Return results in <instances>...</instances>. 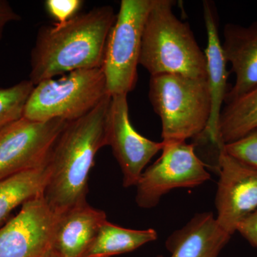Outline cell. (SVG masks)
<instances>
[{"label":"cell","instance_id":"cell-1","mask_svg":"<svg viewBox=\"0 0 257 257\" xmlns=\"http://www.w3.org/2000/svg\"><path fill=\"white\" fill-rule=\"evenodd\" d=\"M111 96L90 112L69 121L47 161L49 177L43 192L57 214L87 203L88 180L96 154L107 146V123Z\"/></svg>","mask_w":257,"mask_h":257},{"label":"cell","instance_id":"cell-2","mask_svg":"<svg viewBox=\"0 0 257 257\" xmlns=\"http://www.w3.org/2000/svg\"><path fill=\"white\" fill-rule=\"evenodd\" d=\"M116 18L111 6H102L42 27L32 50L30 80L37 85L79 69L101 68Z\"/></svg>","mask_w":257,"mask_h":257},{"label":"cell","instance_id":"cell-3","mask_svg":"<svg viewBox=\"0 0 257 257\" xmlns=\"http://www.w3.org/2000/svg\"><path fill=\"white\" fill-rule=\"evenodd\" d=\"M175 4L172 0H153L144 28L140 64L151 76L207 79L204 52L188 24L176 17Z\"/></svg>","mask_w":257,"mask_h":257},{"label":"cell","instance_id":"cell-4","mask_svg":"<svg viewBox=\"0 0 257 257\" xmlns=\"http://www.w3.org/2000/svg\"><path fill=\"white\" fill-rule=\"evenodd\" d=\"M149 97L162 121V141H187L207 127L211 113L207 79L177 74L151 76Z\"/></svg>","mask_w":257,"mask_h":257},{"label":"cell","instance_id":"cell-5","mask_svg":"<svg viewBox=\"0 0 257 257\" xmlns=\"http://www.w3.org/2000/svg\"><path fill=\"white\" fill-rule=\"evenodd\" d=\"M108 94L101 68L79 69L35 85L23 117L37 121H74L90 112Z\"/></svg>","mask_w":257,"mask_h":257},{"label":"cell","instance_id":"cell-6","mask_svg":"<svg viewBox=\"0 0 257 257\" xmlns=\"http://www.w3.org/2000/svg\"><path fill=\"white\" fill-rule=\"evenodd\" d=\"M153 0H122L106 40L103 73L111 96L128 94L138 82L142 40Z\"/></svg>","mask_w":257,"mask_h":257},{"label":"cell","instance_id":"cell-7","mask_svg":"<svg viewBox=\"0 0 257 257\" xmlns=\"http://www.w3.org/2000/svg\"><path fill=\"white\" fill-rule=\"evenodd\" d=\"M162 142V155L144 171L135 186V200L143 209L156 207L162 197L173 189L193 188L211 178L192 144Z\"/></svg>","mask_w":257,"mask_h":257},{"label":"cell","instance_id":"cell-8","mask_svg":"<svg viewBox=\"0 0 257 257\" xmlns=\"http://www.w3.org/2000/svg\"><path fill=\"white\" fill-rule=\"evenodd\" d=\"M69 121L23 117L0 131V179L47 165L52 148Z\"/></svg>","mask_w":257,"mask_h":257},{"label":"cell","instance_id":"cell-9","mask_svg":"<svg viewBox=\"0 0 257 257\" xmlns=\"http://www.w3.org/2000/svg\"><path fill=\"white\" fill-rule=\"evenodd\" d=\"M59 216L43 194L25 203L0 228V257L45 256L52 250Z\"/></svg>","mask_w":257,"mask_h":257},{"label":"cell","instance_id":"cell-10","mask_svg":"<svg viewBox=\"0 0 257 257\" xmlns=\"http://www.w3.org/2000/svg\"><path fill=\"white\" fill-rule=\"evenodd\" d=\"M215 197L216 221L232 236L239 224L257 210V170L224 150L219 158Z\"/></svg>","mask_w":257,"mask_h":257},{"label":"cell","instance_id":"cell-11","mask_svg":"<svg viewBox=\"0 0 257 257\" xmlns=\"http://www.w3.org/2000/svg\"><path fill=\"white\" fill-rule=\"evenodd\" d=\"M106 138L122 172L125 188L137 185L146 166L164 146L163 142L149 140L133 127L124 94L111 96Z\"/></svg>","mask_w":257,"mask_h":257},{"label":"cell","instance_id":"cell-12","mask_svg":"<svg viewBox=\"0 0 257 257\" xmlns=\"http://www.w3.org/2000/svg\"><path fill=\"white\" fill-rule=\"evenodd\" d=\"M204 23L207 35V46L204 52L207 62V79L211 98L210 117L207 127L195 138L199 145L209 144L216 150L221 151L224 145L219 137V126L223 103L226 94L228 72L218 30L217 19L214 4L211 2L203 3Z\"/></svg>","mask_w":257,"mask_h":257},{"label":"cell","instance_id":"cell-13","mask_svg":"<svg viewBox=\"0 0 257 257\" xmlns=\"http://www.w3.org/2000/svg\"><path fill=\"white\" fill-rule=\"evenodd\" d=\"M221 47L236 75L234 87L225 98L227 104L257 87V20L248 27L226 24Z\"/></svg>","mask_w":257,"mask_h":257},{"label":"cell","instance_id":"cell-14","mask_svg":"<svg viewBox=\"0 0 257 257\" xmlns=\"http://www.w3.org/2000/svg\"><path fill=\"white\" fill-rule=\"evenodd\" d=\"M231 237L218 224L214 214L207 211L195 214L172 233L165 246L169 257H219Z\"/></svg>","mask_w":257,"mask_h":257},{"label":"cell","instance_id":"cell-15","mask_svg":"<svg viewBox=\"0 0 257 257\" xmlns=\"http://www.w3.org/2000/svg\"><path fill=\"white\" fill-rule=\"evenodd\" d=\"M107 220L106 213L88 203L59 216L52 251L55 257H82Z\"/></svg>","mask_w":257,"mask_h":257},{"label":"cell","instance_id":"cell-16","mask_svg":"<svg viewBox=\"0 0 257 257\" xmlns=\"http://www.w3.org/2000/svg\"><path fill=\"white\" fill-rule=\"evenodd\" d=\"M48 177L46 165L0 179V226L17 207L43 194Z\"/></svg>","mask_w":257,"mask_h":257},{"label":"cell","instance_id":"cell-17","mask_svg":"<svg viewBox=\"0 0 257 257\" xmlns=\"http://www.w3.org/2000/svg\"><path fill=\"white\" fill-rule=\"evenodd\" d=\"M157 237L155 229H126L106 220L82 257H111L131 252Z\"/></svg>","mask_w":257,"mask_h":257},{"label":"cell","instance_id":"cell-18","mask_svg":"<svg viewBox=\"0 0 257 257\" xmlns=\"http://www.w3.org/2000/svg\"><path fill=\"white\" fill-rule=\"evenodd\" d=\"M257 130V87L221 111L219 132L221 143L237 141Z\"/></svg>","mask_w":257,"mask_h":257},{"label":"cell","instance_id":"cell-19","mask_svg":"<svg viewBox=\"0 0 257 257\" xmlns=\"http://www.w3.org/2000/svg\"><path fill=\"white\" fill-rule=\"evenodd\" d=\"M35 84L29 79L13 87L0 88V131L23 117Z\"/></svg>","mask_w":257,"mask_h":257},{"label":"cell","instance_id":"cell-20","mask_svg":"<svg viewBox=\"0 0 257 257\" xmlns=\"http://www.w3.org/2000/svg\"><path fill=\"white\" fill-rule=\"evenodd\" d=\"M224 150L257 170V130L237 141L225 145Z\"/></svg>","mask_w":257,"mask_h":257},{"label":"cell","instance_id":"cell-21","mask_svg":"<svg viewBox=\"0 0 257 257\" xmlns=\"http://www.w3.org/2000/svg\"><path fill=\"white\" fill-rule=\"evenodd\" d=\"M83 2L80 0H47L45 2L47 12L50 13L57 24L68 21L80 10Z\"/></svg>","mask_w":257,"mask_h":257},{"label":"cell","instance_id":"cell-22","mask_svg":"<svg viewBox=\"0 0 257 257\" xmlns=\"http://www.w3.org/2000/svg\"><path fill=\"white\" fill-rule=\"evenodd\" d=\"M237 231L251 246L257 248V210L239 224Z\"/></svg>","mask_w":257,"mask_h":257},{"label":"cell","instance_id":"cell-23","mask_svg":"<svg viewBox=\"0 0 257 257\" xmlns=\"http://www.w3.org/2000/svg\"><path fill=\"white\" fill-rule=\"evenodd\" d=\"M20 17L14 11L8 1L0 0V40L3 38L5 26L13 21H18Z\"/></svg>","mask_w":257,"mask_h":257},{"label":"cell","instance_id":"cell-24","mask_svg":"<svg viewBox=\"0 0 257 257\" xmlns=\"http://www.w3.org/2000/svg\"><path fill=\"white\" fill-rule=\"evenodd\" d=\"M44 257H55V256L54 255V253H52V250H51L50 252L47 253V254Z\"/></svg>","mask_w":257,"mask_h":257}]
</instances>
